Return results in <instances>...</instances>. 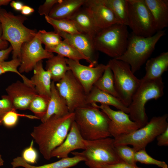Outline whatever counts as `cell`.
Returning a JSON list of instances; mask_svg holds the SVG:
<instances>
[{
    "label": "cell",
    "mask_w": 168,
    "mask_h": 168,
    "mask_svg": "<svg viewBox=\"0 0 168 168\" xmlns=\"http://www.w3.org/2000/svg\"><path fill=\"white\" fill-rule=\"evenodd\" d=\"M74 120V113L63 116H53L34 127L30 135L46 160L51 158L52 151L64 140Z\"/></svg>",
    "instance_id": "obj_1"
},
{
    "label": "cell",
    "mask_w": 168,
    "mask_h": 168,
    "mask_svg": "<svg viewBox=\"0 0 168 168\" xmlns=\"http://www.w3.org/2000/svg\"><path fill=\"white\" fill-rule=\"evenodd\" d=\"M74 121L83 138L93 140L111 137L110 120L102 110L91 105L77 109L74 112Z\"/></svg>",
    "instance_id": "obj_2"
},
{
    "label": "cell",
    "mask_w": 168,
    "mask_h": 168,
    "mask_svg": "<svg viewBox=\"0 0 168 168\" xmlns=\"http://www.w3.org/2000/svg\"><path fill=\"white\" fill-rule=\"evenodd\" d=\"M27 19L24 16L16 15L4 9H0L2 39L11 44L12 48V59H19L21 46L32 40L37 32L24 25Z\"/></svg>",
    "instance_id": "obj_3"
},
{
    "label": "cell",
    "mask_w": 168,
    "mask_h": 168,
    "mask_svg": "<svg viewBox=\"0 0 168 168\" xmlns=\"http://www.w3.org/2000/svg\"><path fill=\"white\" fill-rule=\"evenodd\" d=\"M85 148L82 152H73V156L82 157L89 168H103L106 165L123 161L119 156L114 143L110 137L93 140L84 139Z\"/></svg>",
    "instance_id": "obj_4"
},
{
    "label": "cell",
    "mask_w": 168,
    "mask_h": 168,
    "mask_svg": "<svg viewBox=\"0 0 168 168\" xmlns=\"http://www.w3.org/2000/svg\"><path fill=\"white\" fill-rule=\"evenodd\" d=\"M165 35L164 30L148 37L139 36L132 33L129 35L125 51L116 59L128 63L134 74L148 59L157 42Z\"/></svg>",
    "instance_id": "obj_5"
},
{
    "label": "cell",
    "mask_w": 168,
    "mask_h": 168,
    "mask_svg": "<svg viewBox=\"0 0 168 168\" xmlns=\"http://www.w3.org/2000/svg\"><path fill=\"white\" fill-rule=\"evenodd\" d=\"M164 84L162 77L147 81H141L128 107L130 119L137 123L140 128L148 122L145 111L146 104L151 100H157L161 97L164 94Z\"/></svg>",
    "instance_id": "obj_6"
},
{
    "label": "cell",
    "mask_w": 168,
    "mask_h": 168,
    "mask_svg": "<svg viewBox=\"0 0 168 168\" xmlns=\"http://www.w3.org/2000/svg\"><path fill=\"white\" fill-rule=\"evenodd\" d=\"M127 27L117 23L99 30L93 38L96 49L113 59L122 55L128 44Z\"/></svg>",
    "instance_id": "obj_7"
},
{
    "label": "cell",
    "mask_w": 168,
    "mask_h": 168,
    "mask_svg": "<svg viewBox=\"0 0 168 168\" xmlns=\"http://www.w3.org/2000/svg\"><path fill=\"white\" fill-rule=\"evenodd\" d=\"M168 114L153 117L144 126L114 139L115 146H132L136 152L145 149L147 145L168 127Z\"/></svg>",
    "instance_id": "obj_8"
},
{
    "label": "cell",
    "mask_w": 168,
    "mask_h": 168,
    "mask_svg": "<svg viewBox=\"0 0 168 168\" xmlns=\"http://www.w3.org/2000/svg\"><path fill=\"white\" fill-rule=\"evenodd\" d=\"M107 64L113 72L115 87L120 99L128 107L140 85L141 79L134 75L130 66L125 62L112 58Z\"/></svg>",
    "instance_id": "obj_9"
},
{
    "label": "cell",
    "mask_w": 168,
    "mask_h": 168,
    "mask_svg": "<svg viewBox=\"0 0 168 168\" xmlns=\"http://www.w3.org/2000/svg\"><path fill=\"white\" fill-rule=\"evenodd\" d=\"M128 25L135 35L152 36L157 31L151 12L144 0H127Z\"/></svg>",
    "instance_id": "obj_10"
},
{
    "label": "cell",
    "mask_w": 168,
    "mask_h": 168,
    "mask_svg": "<svg viewBox=\"0 0 168 168\" xmlns=\"http://www.w3.org/2000/svg\"><path fill=\"white\" fill-rule=\"evenodd\" d=\"M55 85L66 102L69 113H73L77 108L89 105L86 102L87 94L84 88L70 70Z\"/></svg>",
    "instance_id": "obj_11"
},
{
    "label": "cell",
    "mask_w": 168,
    "mask_h": 168,
    "mask_svg": "<svg viewBox=\"0 0 168 168\" xmlns=\"http://www.w3.org/2000/svg\"><path fill=\"white\" fill-rule=\"evenodd\" d=\"M54 55L44 49L42 44L36 36L21 46L19 58L21 64L18 68L19 72L28 73L33 70L39 62L48 59Z\"/></svg>",
    "instance_id": "obj_12"
},
{
    "label": "cell",
    "mask_w": 168,
    "mask_h": 168,
    "mask_svg": "<svg viewBox=\"0 0 168 168\" xmlns=\"http://www.w3.org/2000/svg\"><path fill=\"white\" fill-rule=\"evenodd\" d=\"M91 105L100 109L110 119L109 132L114 138L130 133L140 128L137 123L131 119L129 114L122 111L114 110L105 105H98L94 103Z\"/></svg>",
    "instance_id": "obj_13"
},
{
    "label": "cell",
    "mask_w": 168,
    "mask_h": 168,
    "mask_svg": "<svg viewBox=\"0 0 168 168\" xmlns=\"http://www.w3.org/2000/svg\"><path fill=\"white\" fill-rule=\"evenodd\" d=\"M67 63L74 76L82 85L87 95L103 74L106 65L98 64L95 66L81 64L79 61L66 58Z\"/></svg>",
    "instance_id": "obj_14"
},
{
    "label": "cell",
    "mask_w": 168,
    "mask_h": 168,
    "mask_svg": "<svg viewBox=\"0 0 168 168\" xmlns=\"http://www.w3.org/2000/svg\"><path fill=\"white\" fill-rule=\"evenodd\" d=\"M6 91L7 96L16 110L28 109L31 101L37 95L33 86L18 80L9 85Z\"/></svg>",
    "instance_id": "obj_15"
},
{
    "label": "cell",
    "mask_w": 168,
    "mask_h": 168,
    "mask_svg": "<svg viewBox=\"0 0 168 168\" xmlns=\"http://www.w3.org/2000/svg\"><path fill=\"white\" fill-rule=\"evenodd\" d=\"M54 31L88 58L91 63L90 66H95L98 64V51L95 48L92 37L82 33L72 34Z\"/></svg>",
    "instance_id": "obj_16"
},
{
    "label": "cell",
    "mask_w": 168,
    "mask_h": 168,
    "mask_svg": "<svg viewBox=\"0 0 168 168\" xmlns=\"http://www.w3.org/2000/svg\"><path fill=\"white\" fill-rule=\"evenodd\" d=\"M83 5L89 11L99 30L118 24L112 11L102 0H85Z\"/></svg>",
    "instance_id": "obj_17"
},
{
    "label": "cell",
    "mask_w": 168,
    "mask_h": 168,
    "mask_svg": "<svg viewBox=\"0 0 168 168\" xmlns=\"http://www.w3.org/2000/svg\"><path fill=\"white\" fill-rule=\"evenodd\" d=\"M84 139L74 120L64 140L52 151L51 158H66L68 157L69 154L74 150H84L85 147Z\"/></svg>",
    "instance_id": "obj_18"
},
{
    "label": "cell",
    "mask_w": 168,
    "mask_h": 168,
    "mask_svg": "<svg viewBox=\"0 0 168 168\" xmlns=\"http://www.w3.org/2000/svg\"><path fill=\"white\" fill-rule=\"evenodd\" d=\"M30 80L38 95L49 99L52 82L50 72L44 69L42 61L38 63L33 69Z\"/></svg>",
    "instance_id": "obj_19"
},
{
    "label": "cell",
    "mask_w": 168,
    "mask_h": 168,
    "mask_svg": "<svg viewBox=\"0 0 168 168\" xmlns=\"http://www.w3.org/2000/svg\"><path fill=\"white\" fill-rule=\"evenodd\" d=\"M68 19L74 23L80 32L87 34L93 38L100 30L89 11L83 5Z\"/></svg>",
    "instance_id": "obj_20"
},
{
    "label": "cell",
    "mask_w": 168,
    "mask_h": 168,
    "mask_svg": "<svg viewBox=\"0 0 168 168\" xmlns=\"http://www.w3.org/2000/svg\"><path fill=\"white\" fill-rule=\"evenodd\" d=\"M86 101L88 105L99 103L101 104L113 106L119 110L129 114L128 107L121 100L95 86L87 95Z\"/></svg>",
    "instance_id": "obj_21"
},
{
    "label": "cell",
    "mask_w": 168,
    "mask_h": 168,
    "mask_svg": "<svg viewBox=\"0 0 168 168\" xmlns=\"http://www.w3.org/2000/svg\"><path fill=\"white\" fill-rule=\"evenodd\" d=\"M168 69V52L161 53L156 57L148 59L146 62V73L141 79L145 82L161 77Z\"/></svg>",
    "instance_id": "obj_22"
},
{
    "label": "cell",
    "mask_w": 168,
    "mask_h": 168,
    "mask_svg": "<svg viewBox=\"0 0 168 168\" xmlns=\"http://www.w3.org/2000/svg\"><path fill=\"white\" fill-rule=\"evenodd\" d=\"M69 113L66 102L58 92L55 82L52 81L47 110L44 116L40 119L41 122L46 121L52 116H63Z\"/></svg>",
    "instance_id": "obj_23"
},
{
    "label": "cell",
    "mask_w": 168,
    "mask_h": 168,
    "mask_svg": "<svg viewBox=\"0 0 168 168\" xmlns=\"http://www.w3.org/2000/svg\"><path fill=\"white\" fill-rule=\"evenodd\" d=\"M152 16L157 31L168 26V0H144Z\"/></svg>",
    "instance_id": "obj_24"
},
{
    "label": "cell",
    "mask_w": 168,
    "mask_h": 168,
    "mask_svg": "<svg viewBox=\"0 0 168 168\" xmlns=\"http://www.w3.org/2000/svg\"><path fill=\"white\" fill-rule=\"evenodd\" d=\"M82 157L74 156L72 157L61 158L60 160L51 163L40 166H34L27 163L21 156L14 158L11 165L13 168L22 167L24 168H69L75 166L81 161H84Z\"/></svg>",
    "instance_id": "obj_25"
},
{
    "label": "cell",
    "mask_w": 168,
    "mask_h": 168,
    "mask_svg": "<svg viewBox=\"0 0 168 168\" xmlns=\"http://www.w3.org/2000/svg\"><path fill=\"white\" fill-rule=\"evenodd\" d=\"M85 0H60L49 16L55 19L69 18L84 4Z\"/></svg>",
    "instance_id": "obj_26"
},
{
    "label": "cell",
    "mask_w": 168,
    "mask_h": 168,
    "mask_svg": "<svg viewBox=\"0 0 168 168\" xmlns=\"http://www.w3.org/2000/svg\"><path fill=\"white\" fill-rule=\"evenodd\" d=\"M66 58L58 54L54 55L46 61L45 70L51 74L52 81L57 82L63 78L70 68L66 62Z\"/></svg>",
    "instance_id": "obj_27"
},
{
    "label": "cell",
    "mask_w": 168,
    "mask_h": 168,
    "mask_svg": "<svg viewBox=\"0 0 168 168\" xmlns=\"http://www.w3.org/2000/svg\"><path fill=\"white\" fill-rule=\"evenodd\" d=\"M103 2L112 11L118 24L128 25L127 0H102Z\"/></svg>",
    "instance_id": "obj_28"
},
{
    "label": "cell",
    "mask_w": 168,
    "mask_h": 168,
    "mask_svg": "<svg viewBox=\"0 0 168 168\" xmlns=\"http://www.w3.org/2000/svg\"><path fill=\"white\" fill-rule=\"evenodd\" d=\"M56 53L59 55L75 61L86 60L91 66V63L89 59L83 55L75 47L65 40L61 42L50 52Z\"/></svg>",
    "instance_id": "obj_29"
},
{
    "label": "cell",
    "mask_w": 168,
    "mask_h": 168,
    "mask_svg": "<svg viewBox=\"0 0 168 168\" xmlns=\"http://www.w3.org/2000/svg\"><path fill=\"white\" fill-rule=\"evenodd\" d=\"M94 86L120 99L115 87L113 72L107 64L103 74Z\"/></svg>",
    "instance_id": "obj_30"
},
{
    "label": "cell",
    "mask_w": 168,
    "mask_h": 168,
    "mask_svg": "<svg viewBox=\"0 0 168 168\" xmlns=\"http://www.w3.org/2000/svg\"><path fill=\"white\" fill-rule=\"evenodd\" d=\"M46 22L54 28V31H60L69 34L81 33L74 23L68 19H55L49 16H45Z\"/></svg>",
    "instance_id": "obj_31"
},
{
    "label": "cell",
    "mask_w": 168,
    "mask_h": 168,
    "mask_svg": "<svg viewBox=\"0 0 168 168\" xmlns=\"http://www.w3.org/2000/svg\"><path fill=\"white\" fill-rule=\"evenodd\" d=\"M35 36L44 45L45 49L49 52L63 40L62 38L55 31H47L44 30L37 32Z\"/></svg>",
    "instance_id": "obj_32"
},
{
    "label": "cell",
    "mask_w": 168,
    "mask_h": 168,
    "mask_svg": "<svg viewBox=\"0 0 168 168\" xmlns=\"http://www.w3.org/2000/svg\"><path fill=\"white\" fill-rule=\"evenodd\" d=\"M49 99L37 94L31 101L28 110L38 119H40L46 113Z\"/></svg>",
    "instance_id": "obj_33"
},
{
    "label": "cell",
    "mask_w": 168,
    "mask_h": 168,
    "mask_svg": "<svg viewBox=\"0 0 168 168\" xmlns=\"http://www.w3.org/2000/svg\"><path fill=\"white\" fill-rule=\"evenodd\" d=\"M21 64L19 58L12 59L8 61H4L0 63V75L7 72L16 73L21 77L24 82L32 85L30 80L24 75L21 73L18 69Z\"/></svg>",
    "instance_id": "obj_34"
},
{
    "label": "cell",
    "mask_w": 168,
    "mask_h": 168,
    "mask_svg": "<svg viewBox=\"0 0 168 168\" xmlns=\"http://www.w3.org/2000/svg\"><path fill=\"white\" fill-rule=\"evenodd\" d=\"M135 159L136 162L155 165L161 168H168V165L165 161H159L152 158L147 153L145 148L136 152Z\"/></svg>",
    "instance_id": "obj_35"
},
{
    "label": "cell",
    "mask_w": 168,
    "mask_h": 168,
    "mask_svg": "<svg viewBox=\"0 0 168 168\" xmlns=\"http://www.w3.org/2000/svg\"><path fill=\"white\" fill-rule=\"evenodd\" d=\"M117 153L121 160L129 164L136 165L135 155L136 152L133 148L127 145L115 146Z\"/></svg>",
    "instance_id": "obj_36"
},
{
    "label": "cell",
    "mask_w": 168,
    "mask_h": 168,
    "mask_svg": "<svg viewBox=\"0 0 168 168\" xmlns=\"http://www.w3.org/2000/svg\"><path fill=\"white\" fill-rule=\"evenodd\" d=\"M21 116L38 119L35 116H33L19 114L16 110H13L8 112L4 115L2 119V124L6 128H13L17 125L19 117Z\"/></svg>",
    "instance_id": "obj_37"
},
{
    "label": "cell",
    "mask_w": 168,
    "mask_h": 168,
    "mask_svg": "<svg viewBox=\"0 0 168 168\" xmlns=\"http://www.w3.org/2000/svg\"><path fill=\"white\" fill-rule=\"evenodd\" d=\"M34 145V141L32 140L29 146L24 149L22 153V158L30 164L36 163L38 158V152Z\"/></svg>",
    "instance_id": "obj_38"
},
{
    "label": "cell",
    "mask_w": 168,
    "mask_h": 168,
    "mask_svg": "<svg viewBox=\"0 0 168 168\" xmlns=\"http://www.w3.org/2000/svg\"><path fill=\"white\" fill-rule=\"evenodd\" d=\"M13 110H15L6 95L2 96L0 99V125L2 124V119L4 115L8 112Z\"/></svg>",
    "instance_id": "obj_39"
},
{
    "label": "cell",
    "mask_w": 168,
    "mask_h": 168,
    "mask_svg": "<svg viewBox=\"0 0 168 168\" xmlns=\"http://www.w3.org/2000/svg\"><path fill=\"white\" fill-rule=\"evenodd\" d=\"M60 0H46L44 3L40 5L38 9V12L40 16H48L54 6Z\"/></svg>",
    "instance_id": "obj_40"
},
{
    "label": "cell",
    "mask_w": 168,
    "mask_h": 168,
    "mask_svg": "<svg viewBox=\"0 0 168 168\" xmlns=\"http://www.w3.org/2000/svg\"><path fill=\"white\" fill-rule=\"evenodd\" d=\"M103 168H142L136 165L129 164L124 161H121L114 164L106 165L103 166Z\"/></svg>",
    "instance_id": "obj_41"
},
{
    "label": "cell",
    "mask_w": 168,
    "mask_h": 168,
    "mask_svg": "<svg viewBox=\"0 0 168 168\" xmlns=\"http://www.w3.org/2000/svg\"><path fill=\"white\" fill-rule=\"evenodd\" d=\"M157 144L159 146L168 145V127L161 134L156 138Z\"/></svg>",
    "instance_id": "obj_42"
},
{
    "label": "cell",
    "mask_w": 168,
    "mask_h": 168,
    "mask_svg": "<svg viewBox=\"0 0 168 168\" xmlns=\"http://www.w3.org/2000/svg\"><path fill=\"white\" fill-rule=\"evenodd\" d=\"M12 51V48L11 46L6 49L0 50V63L5 61Z\"/></svg>",
    "instance_id": "obj_43"
},
{
    "label": "cell",
    "mask_w": 168,
    "mask_h": 168,
    "mask_svg": "<svg viewBox=\"0 0 168 168\" xmlns=\"http://www.w3.org/2000/svg\"><path fill=\"white\" fill-rule=\"evenodd\" d=\"M10 6L17 11H21L24 6L23 3L19 1H11L10 3Z\"/></svg>",
    "instance_id": "obj_44"
},
{
    "label": "cell",
    "mask_w": 168,
    "mask_h": 168,
    "mask_svg": "<svg viewBox=\"0 0 168 168\" xmlns=\"http://www.w3.org/2000/svg\"><path fill=\"white\" fill-rule=\"evenodd\" d=\"M34 11L33 8L29 6L24 5L21 11V13L24 16H27L31 14Z\"/></svg>",
    "instance_id": "obj_45"
},
{
    "label": "cell",
    "mask_w": 168,
    "mask_h": 168,
    "mask_svg": "<svg viewBox=\"0 0 168 168\" xmlns=\"http://www.w3.org/2000/svg\"><path fill=\"white\" fill-rule=\"evenodd\" d=\"M2 30L0 23V50L5 49L8 47L9 43L2 39Z\"/></svg>",
    "instance_id": "obj_46"
},
{
    "label": "cell",
    "mask_w": 168,
    "mask_h": 168,
    "mask_svg": "<svg viewBox=\"0 0 168 168\" xmlns=\"http://www.w3.org/2000/svg\"><path fill=\"white\" fill-rule=\"evenodd\" d=\"M11 0H0V6H6L10 3Z\"/></svg>",
    "instance_id": "obj_47"
},
{
    "label": "cell",
    "mask_w": 168,
    "mask_h": 168,
    "mask_svg": "<svg viewBox=\"0 0 168 168\" xmlns=\"http://www.w3.org/2000/svg\"><path fill=\"white\" fill-rule=\"evenodd\" d=\"M4 164V161L3 159L2 156L0 154V167L3 166Z\"/></svg>",
    "instance_id": "obj_48"
},
{
    "label": "cell",
    "mask_w": 168,
    "mask_h": 168,
    "mask_svg": "<svg viewBox=\"0 0 168 168\" xmlns=\"http://www.w3.org/2000/svg\"><path fill=\"white\" fill-rule=\"evenodd\" d=\"M0 9H1V8H0Z\"/></svg>",
    "instance_id": "obj_49"
}]
</instances>
